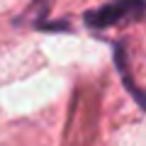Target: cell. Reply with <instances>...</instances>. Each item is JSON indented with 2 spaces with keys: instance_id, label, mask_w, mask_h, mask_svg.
Segmentation results:
<instances>
[{
  "instance_id": "cell-1",
  "label": "cell",
  "mask_w": 146,
  "mask_h": 146,
  "mask_svg": "<svg viewBox=\"0 0 146 146\" xmlns=\"http://www.w3.org/2000/svg\"><path fill=\"white\" fill-rule=\"evenodd\" d=\"M144 15H146V0H115L105 7L90 10L85 15V22H88V27L105 29V27H112V25L139 20Z\"/></svg>"
}]
</instances>
